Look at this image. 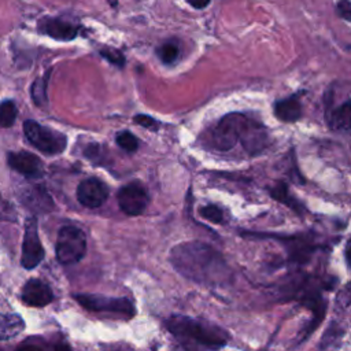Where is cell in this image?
Wrapping results in <instances>:
<instances>
[{"mask_svg": "<svg viewBox=\"0 0 351 351\" xmlns=\"http://www.w3.org/2000/svg\"><path fill=\"white\" fill-rule=\"evenodd\" d=\"M170 262L180 274L203 285H221L230 278V269L222 255L200 241L176 245L170 251Z\"/></svg>", "mask_w": 351, "mask_h": 351, "instance_id": "cell-1", "label": "cell"}, {"mask_svg": "<svg viewBox=\"0 0 351 351\" xmlns=\"http://www.w3.org/2000/svg\"><path fill=\"white\" fill-rule=\"evenodd\" d=\"M166 328L180 341L192 347L217 350L226 346L229 340V335L222 328L185 315L169 317Z\"/></svg>", "mask_w": 351, "mask_h": 351, "instance_id": "cell-2", "label": "cell"}, {"mask_svg": "<svg viewBox=\"0 0 351 351\" xmlns=\"http://www.w3.org/2000/svg\"><path fill=\"white\" fill-rule=\"evenodd\" d=\"M23 132L32 145H34L43 154L58 155L62 154L67 147V137L63 133L34 121H25Z\"/></svg>", "mask_w": 351, "mask_h": 351, "instance_id": "cell-3", "label": "cell"}, {"mask_svg": "<svg viewBox=\"0 0 351 351\" xmlns=\"http://www.w3.org/2000/svg\"><path fill=\"white\" fill-rule=\"evenodd\" d=\"M248 117L241 112H230L219 119L211 133V143L218 151L232 149L243 136Z\"/></svg>", "mask_w": 351, "mask_h": 351, "instance_id": "cell-4", "label": "cell"}, {"mask_svg": "<svg viewBox=\"0 0 351 351\" xmlns=\"http://www.w3.org/2000/svg\"><path fill=\"white\" fill-rule=\"evenodd\" d=\"M86 252L85 233L73 225L63 226L58 233L56 259L62 265H74L80 262Z\"/></svg>", "mask_w": 351, "mask_h": 351, "instance_id": "cell-5", "label": "cell"}, {"mask_svg": "<svg viewBox=\"0 0 351 351\" xmlns=\"http://www.w3.org/2000/svg\"><path fill=\"white\" fill-rule=\"evenodd\" d=\"M74 299L86 310L132 318L136 314L133 303L128 298H110L90 293H75Z\"/></svg>", "mask_w": 351, "mask_h": 351, "instance_id": "cell-6", "label": "cell"}, {"mask_svg": "<svg viewBox=\"0 0 351 351\" xmlns=\"http://www.w3.org/2000/svg\"><path fill=\"white\" fill-rule=\"evenodd\" d=\"M45 251L38 237L37 230V221L34 217H30L25 222V233H23V243H22V256L21 262L25 269H34L37 267L44 259Z\"/></svg>", "mask_w": 351, "mask_h": 351, "instance_id": "cell-7", "label": "cell"}, {"mask_svg": "<svg viewBox=\"0 0 351 351\" xmlns=\"http://www.w3.org/2000/svg\"><path fill=\"white\" fill-rule=\"evenodd\" d=\"M149 202L147 189L137 181L123 185L118 191V204L128 215H140L145 211Z\"/></svg>", "mask_w": 351, "mask_h": 351, "instance_id": "cell-8", "label": "cell"}, {"mask_svg": "<svg viewBox=\"0 0 351 351\" xmlns=\"http://www.w3.org/2000/svg\"><path fill=\"white\" fill-rule=\"evenodd\" d=\"M37 30L58 41H71L80 33V26L64 18L45 16L38 21Z\"/></svg>", "mask_w": 351, "mask_h": 351, "instance_id": "cell-9", "label": "cell"}, {"mask_svg": "<svg viewBox=\"0 0 351 351\" xmlns=\"http://www.w3.org/2000/svg\"><path fill=\"white\" fill-rule=\"evenodd\" d=\"M108 186L97 178H86L77 188L78 202L89 208L100 207L108 197Z\"/></svg>", "mask_w": 351, "mask_h": 351, "instance_id": "cell-10", "label": "cell"}, {"mask_svg": "<svg viewBox=\"0 0 351 351\" xmlns=\"http://www.w3.org/2000/svg\"><path fill=\"white\" fill-rule=\"evenodd\" d=\"M7 162L11 169L23 174L25 177H41L44 173V165L41 159L27 151L10 152L7 155Z\"/></svg>", "mask_w": 351, "mask_h": 351, "instance_id": "cell-11", "label": "cell"}, {"mask_svg": "<svg viewBox=\"0 0 351 351\" xmlns=\"http://www.w3.org/2000/svg\"><path fill=\"white\" fill-rule=\"evenodd\" d=\"M240 141L248 154H259L269 144V133L262 123L248 118Z\"/></svg>", "mask_w": 351, "mask_h": 351, "instance_id": "cell-12", "label": "cell"}, {"mask_svg": "<svg viewBox=\"0 0 351 351\" xmlns=\"http://www.w3.org/2000/svg\"><path fill=\"white\" fill-rule=\"evenodd\" d=\"M22 300L33 307H44L53 300L51 287L38 278H32L22 288Z\"/></svg>", "mask_w": 351, "mask_h": 351, "instance_id": "cell-13", "label": "cell"}, {"mask_svg": "<svg viewBox=\"0 0 351 351\" xmlns=\"http://www.w3.org/2000/svg\"><path fill=\"white\" fill-rule=\"evenodd\" d=\"M273 239L281 240L289 252V258L295 262H306L314 254L315 247L307 239V236H273Z\"/></svg>", "mask_w": 351, "mask_h": 351, "instance_id": "cell-14", "label": "cell"}, {"mask_svg": "<svg viewBox=\"0 0 351 351\" xmlns=\"http://www.w3.org/2000/svg\"><path fill=\"white\" fill-rule=\"evenodd\" d=\"M273 114L281 122H296L302 117V103L299 93H295L287 99L277 100L273 104Z\"/></svg>", "mask_w": 351, "mask_h": 351, "instance_id": "cell-15", "label": "cell"}, {"mask_svg": "<svg viewBox=\"0 0 351 351\" xmlns=\"http://www.w3.org/2000/svg\"><path fill=\"white\" fill-rule=\"evenodd\" d=\"M21 200L26 207L37 213H47L53 207L51 196L45 192V189L37 185L33 188H26L21 195Z\"/></svg>", "mask_w": 351, "mask_h": 351, "instance_id": "cell-16", "label": "cell"}, {"mask_svg": "<svg viewBox=\"0 0 351 351\" xmlns=\"http://www.w3.org/2000/svg\"><path fill=\"white\" fill-rule=\"evenodd\" d=\"M326 121L328 126L335 132L351 130V100H346L337 108L332 110Z\"/></svg>", "mask_w": 351, "mask_h": 351, "instance_id": "cell-17", "label": "cell"}, {"mask_svg": "<svg viewBox=\"0 0 351 351\" xmlns=\"http://www.w3.org/2000/svg\"><path fill=\"white\" fill-rule=\"evenodd\" d=\"M25 329V321L18 314L0 313V340L16 337Z\"/></svg>", "mask_w": 351, "mask_h": 351, "instance_id": "cell-18", "label": "cell"}, {"mask_svg": "<svg viewBox=\"0 0 351 351\" xmlns=\"http://www.w3.org/2000/svg\"><path fill=\"white\" fill-rule=\"evenodd\" d=\"M269 195H270L274 200H277V202L285 204L287 207L292 208V210L296 211L298 214L302 215V214L304 213V206H303L295 196H292V195L289 193L287 184H284V182H277L274 186H271V188L269 189Z\"/></svg>", "mask_w": 351, "mask_h": 351, "instance_id": "cell-19", "label": "cell"}, {"mask_svg": "<svg viewBox=\"0 0 351 351\" xmlns=\"http://www.w3.org/2000/svg\"><path fill=\"white\" fill-rule=\"evenodd\" d=\"M156 53L162 63L173 64L180 58V44L177 40H167L158 47Z\"/></svg>", "mask_w": 351, "mask_h": 351, "instance_id": "cell-20", "label": "cell"}, {"mask_svg": "<svg viewBox=\"0 0 351 351\" xmlns=\"http://www.w3.org/2000/svg\"><path fill=\"white\" fill-rule=\"evenodd\" d=\"M49 74H51V70L47 71L44 75L38 77L32 85V97L37 106H43L47 101V85H48Z\"/></svg>", "mask_w": 351, "mask_h": 351, "instance_id": "cell-21", "label": "cell"}, {"mask_svg": "<svg viewBox=\"0 0 351 351\" xmlns=\"http://www.w3.org/2000/svg\"><path fill=\"white\" fill-rule=\"evenodd\" d=\"M18 115L16 106L12 100H4L0 103V126L10 128L14 125Z\"/></svg>", "mask_w": 351, "mask_h": 351, "instance_id": "cell-22", "label": "cell"}, {"mask_svg": "<svg viewBox=\"0 0 351 351\" xmlns=\"http://www.w3.org/2000/svg\"><path fill=\"white\" fill-rule=\"evenodd\" d=\"M343 329L336 324V322H332L328 329L325 330L322 339H321V343H319V348L321 350H325V348H330V347H335L337 346L339 340L341 339L343 336Z\"/></svg>", "mask_w": 351, "mask_h": 351, "instance_id": "cell-23", "label": "cell"}, {"mask_svg": "<svg viewBox=\"0 0 351 351\" xmlns=\"http://www.w3.org/2000/svg\"><path fill=\"white\" fill-rule=\"evenodd\" d=\"M115 140H117V144L128 152H134L138 148V138L129 130H123L118 133Z\"/></svg>", "mask_w": 351, "mask_h": 351, "instance_id": "cell-24", "label": "cell"}, {"mask_svg": "<svg viewBox=\"0 0 351 351\" xmlns=\"http://www.w3.org/2000/svg\"><path fill=\"white\" fill-rule=\"evenodd\" d=\"M100 55L108 60L111 64H115L118 67H122L125 64V56L122 55V52L117 48H110V47H106L103 49H100Z\"/></svg>", "mask_w": 351, "mask_h": 351, "instance_id": "cell-25", "label": "cell"}, {"mask_svg": "<svg viewBox=\"0 0 351 351\" xmlns=\"http://www.w3.org/2000/svg\"><path fill=\"white\" fill-rule=\"evenodd\" d=\"M200 215L214 223H221L223 222V213L219 207L214 204H207L200 208Z\"/></svg>", "mask_w": 351, "mask_h": 351, "instance_id": "cell-26", "label": "cell"}, {"mask_svg": "<svg viewBox=\"0 0 351 351\" xmlns=\"http://www.w3.org/2000/svg\"><path fill=\"white\" fill-rule=\"evenodd\" d=\"M0 221H16V211L14 206L4 200L0 193Z\"/></svg>", "mask_w": 351, "mask_h": 351, "instance_id": "cell-27", "label": "cell"}, {"mask_svg": "<svg viewBox=\"0 0 351 351\" xmlns=\"http://www.w3.org/2000/svg\"><path fill=\"white\" fill-rule=\"evenodd\" d=\"M336 11L343 19L351 22V1L350 0H339L336 4Z\"/></svg>", "mask_w": 351, "mask_h": 351, "instance_id": "cell-28", "label": "cell"}, {"mask_svg": "<svg viewBox=\"0 0 351 351\" xmlns=\"http://www.w3.org/2000/svg\"><path fill=\"white\" fill-rule=\"evenodd\" d=\"M337 303H340L343 307L351 306V281L344 285V288L337 295Z\"/></svg>", "mask_w": 351, "mask_h": 351, "instance_id": "cell-29", "label": "cell"}, {"mask_svg": "<svg viewBox=\"0 0 351 351\" xmlns=\"http://www.w3.org/2000/svg\"><path fill=\"white\" fill-rule=\"evenodd\" d=\"M134 122L144 126V128H149V129H154V130L158 129V122L152 117H148V115H143V114L136 115Z\"/></svg>", "mask_w": 351, "mask_h": 351, "instance_id": "cell-30", "label": "cell"}, {"mask_svg": "<svg viewBox=\"0 0 351 351\" xmlns=\"http://www.w3.org/2000/svg\"><path fill=\"white\" fill-rule=\"evenodd\" d=\"M211 0H186V3L195 10H203L210 4Z\"/></svg>", "mask_w": 351, "mask_h": 351, "instance_id": "cell-31", "label": "cell"}, {"mask_svg": "<svg viewBox=\"0 0 351 351\" xmlns=\"http://www.w3.org/2000/svg\"><path fill=\"white\" fill-rule=\"evenodd\" d=\"M344 256H346V261H347V265L350 266L351 269V239H348L347 244H346V248H344Z\"/></svg>", "mask_w": 351, "mask_h": 351, "instance_id": "cell-32", "label": "cell"}]
</instances>
